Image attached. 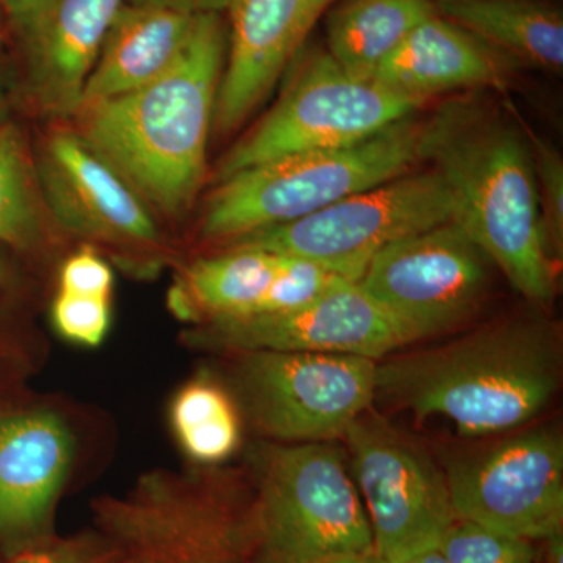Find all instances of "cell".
<instances>
[{
  "label": "cell",
  "mask_w": 563,
  "mask_h": 563,
  "mask_svg": "<svg viewBox=\"0 0 563 563\" xmlns=\"http://www.w3.org/2000/svg\"><path fill=\"white\" fill-rule=\"evenodd\" d=\"M424 103L351 76L328 51L310 52L279 102L222 158L217 179L288 155L352 146Z\"/></svg>",
  "instance_id": "cell-6"
},
{
  "label": "cell",
  "mask_w": 563,
  "mask_h": 563,
  "mask_svg": "<svg viewBox=\"0 0 563 563\" xmlns=\"http://www.w3.org/2000/svg\"><path fill=\"white\" fill-rule=\"evenodd\" d=\"M547 548H544V563H563V536L562 531L551 533L544 537Z\"/></svg>",
  "instance_id": "cell-34"
},
{
  "label": "cell",
  "mask_w": 563,
  "mask_h": 563,
  "mask_svg": "<svg viewBox=\"0 0 563 563\" xmlns=\"http://www.w3.org/2000/svg\"><path fill=\"white\" fill-rule=\"evenodd\" d=\"M347 280L307 258L279 254V268L261 313L285 312L307 306Z\"/></svg>",
  "instance_id": "cell-27"
},
{
  "label": "cell",
  "mask_w": 563,
  "mask_h": 563,
  "mask_svg": "<svg viewBox=\"0 0 563 563\" xmlns=\"http://www.w3.org/2000/svg\"><path fill=\"white\" fill-rule=\"evenodd\" d=\"M439 550L451 563H533L531 540L492 531L468 520H457L444 532Z\"/></svg>",
  "instance_id": "cell-25"
},
{
  "label": "cell",
  "mask_w": 563,
  "mask_h": 563,
  "mask_svg": "<svg viewBox=\"0 0 563 563\" xmlns=\"http://www.w3.org/2000/svg\"><path fill=\"white\" fill-rule=\"evenodd\" d=\"M490 263L450 221L385 247L358 285L415 343L454 331L477 312L490 282Z\"/></svg>",
  "instance_id": "cell-10"
},
{
  "label": "cell",
  "mask_w": 563,
  "mask_h": 563,
  "mask_svg": "<svg viewBox=\"0 0 563 563\" xmlns=\"http://www.w3.org/2000/svg\"><path fill=\"white\" fill-rule=\"evenodd\" d=\"M279 268V254L233 247L192 263L172 292L174 312L184 320L251 317L261 313Z\"/></svg>",
  "instance_id": "cell-21"
},
{
  "label": "cell",
  "mask_w": 563,
  "mask_h": 563,
  "mask_svg": "<svg viewBox=\"0 0 563 563\" xmlns=\"http://www.w3.org/2000/svg\"><path fill=\"white\" fill-rule=\"evenodd\" d=\"M111 288H113V273L95 251L77 252L63 265L60 291L110 298Z\"/></svg>",
  "instance_id": "cell-30"
},
{
  "label": "cell",
  "mask_w": 563,
  "mask_h": 563,
  "mask_svg": "<svg viewBox=\"0 0 563 563\" xmlns=\"http://www.w3.org/2000/svg\"><path fill=\"white\" fill-rule=\"evenodd\" d=\"M174 431L185 453L201 463H218L240 443V418L231 396L209 379L181 388L172 410Z\"/></svg>",
  "instance_id": "cell-23"
},
{
  "label": "cell",
  "mask_w": 563,
  "mask_h": 563,
  "mask_svg": "<svg viewBox=\"0 0 563 563\" xmlns=\"http://www.w3.org/2000/svg\"><path fill=\"white\" fill-rule=\"evenodd\" d=\"M3 277H5V266H3L2 257H0V284H2Z\"/></svg>",
  "instance_id": "cell-37"
},
{
  "label": "cell",
  "mask_w": 563,
  "mask_h": 563,
  "mask_svg": "<svg viewBox=\"0 0 563 563\" xmlns=\"http://www.w3.org/2000/svg\"><path fill=\"white\" fill-rule=\"evenodd\" d=\"M352 472L372 525L374 551L388 563L439 547L457 520L446 477L418 444L362 413L344 433Z\"/></svg>",
  "instance_id": "cell-11"
},
{
  "label": "cell",
  "mask_w": 563,
  "mask_h": 563,
  "mask_svg": "<svg viewBox=\"0 0 563 563\" xmlns=\"http://www.w3.org/2000/svg\"><path fill=\"white\" fill-rule=\"evenodd\" d=\"M128 0H38L13 22L33 102L74 118L118 11Z\"/></svg>",
  "instance_id": "cell-16"
},
{
  "label": "cell",
  "mask_w": 563,
  "mask_h": 563,
  "mask_svg": "<svg viewBox=\"0 0 563 563\" xmlns=\"http://www.w3.org/2000/svg\"><path fill=\"white\" fill-rule=\"evenodd\" d=\"M335 0H232L228 65L222 70L213 129L236 131L269 95L303 41Z\"/></svg>",
  "instance_id": "cell-15"
},
{
  "label": "cell",
  "mask_w": 563,
  "mask_h": 563,
  "mask_svg": "<svg viewBox=\"0 0 563 563\" xmlns=\"http://www.w3.org/2000/svg\"><path fill=\"white\" fill-rule=\"evenodd\" d=\"M232 0H128L133 5L162 7L179 13L201 16V14H221L231 5Z\"/></svg>",
  "instance_id": "cell-31"
},
{
  "label": "cell",
  "mask_w": 563,
  "mask_h": 563,
  "mask_svg": "<svg viewBox=\"0 0 563 563\" xmlns=\"http://www.w3.org/2000/svg\"><path fill=\"white\" fill-rule=\"evenodd\" d=\"M33 173L44 206L74 235L114 246L158 242L150 207L76 132L47 136Z\"/></svg>",
  "instance_id": "cell-14"
},
{
  "label": "cell",
  "mask_w": 563,
  "mask_h": 563,
  "mask_svg": "<svg viewBox=\"0 0 563 563\" xmlns=\"http://www.w3.org/2000/svg\"><path fill=\"white\" fill-rule=\"evenodd\" d=\"M455 202L439 173H406L354 192L309 217L229 243L307 258L344 279L358 282L385 247L454 221Z\"/></svg>",
  "instance_id": "cell-7"
},
{
  "label": "cell",
  "mask_w": 563,
  "mask_h": 563,
  "mask_svg": "<svg viewBox=\"0 0 563 563\" xmlns=\"http://www.w3.org/2000/svg\"><path fill=\"white\" fill-rule=\"evenodd\" d=\"M536 168L544 250L555 266L563 254V161L559 151L528 131Z\"/></svg>",
  "instance_id": "cell-26"
},
{
  "label": "cell",
  "mask_w": 563,
  "mask_h": 563,
  "mask_svg": "<svg viewBox=\"0 0 563 563\" xmlns=\"http://www.w3.org/2000/svg\"><path fill=\"white\" fill-rule=\"evenodd\" d=\"M420 135L421 122L410 117L352 146L288 155L233 174L211 192L201 236L236 242L410 173L421 162Z\"/></svg>",
  "instance_id": "cell-4"
},
{
  "label": "cell",
  "mask_w": 563,
  "mask_h": 563,
  "mask_svg": "<svg viewBox=\"0 0 563 563\" xmlns=\"http://www.w3.org/2000/svg\"><path fill=\"white\" fill-rule=\"evenodd\" d=\"M331 563H388L384 558H380L376 551L365 554L347 555V558L336 559Z\"/></svg>",
  "instance_id": "cell-36"
},
{
  "label": "cell",
  "mask_w": 563,
  "mask_h": 563,
  "mask_svg": "<svg viewBox=\"0 0 563 563\" xmlns=\"http://www.w3.org/2000/svg\"><path fill=\"white\" fill-rule=\"evenodd\" d=\"M510 65L472 33L433 13L380 63L369 80L426 102L463 88L503 90L509 84Z\"/></svg>",
  "instance_id": "cell-18"
},
{
  "label": "cell",
  "mask_w": 563,
  "mask_h": 563,
  "mask_svg": "<svg viewBox=\"0 0 563 563\" xmlns=\"http://www.w3.org/2000/svg\"><path fill=\"white\" fill-rule=\"evenodd\" d=\"M433 13V0H343L328 18L329 55L351 76L369 80L380 63Z\"/></svg>",
  "instance_id": "cell-22"
},
{
  "label": "cell",
  "mask_w": 563,
  "mask_h": 563,
  "mask_svg": "<svg viewBox=\"0 0 563 563\" xmlns=\"http://www.w3.org/2000/svg\"><path fill=\"white\" fill-rule=\"evenodd\" d=\"M561 377L558 328L544 318L512 317L377 362L376 395L418 417L446 418L462 435H496L542 415Z\"/></svg>",
  "instance_id": "cell-3"
},
{
  "label": "cell",
  "mask_w": 563,
  "mask_h": 563,
  "mask_svg": "<svg viewBox=\"0 0 563 563\" xmlns=\"http://www.w3.org/2000/svg\"><path fill=\"white\" fill-rule=\"evenodd\" d=\"M9 91H7L5 65H3L2 32H0V125L9 122Z\"/></svg>",
  "instance_id": "cell-33"
},
{
  "label": "cell",
  "mask_w": 563,
  "mask_h": 563,
  "mask_svg": "<svg viewBox=\"0 0 563 563\" xmlns=\"http://www.w3.org/2000/svg\"><path fill=\"white\" fill-rule=\"evenodd\" d=\"M2 20H3V13H2V9H0V32H2Z\"/></svg>",
  "instance_id": "cell-38"
},
{
  "label": "cell",
  "mask_w": 563,
  "mask_h": 563,
  "mask_svg": "<svg viewBox=\"0 0 563 563\" xmlns=\"http://www.w3.org/2000/svg\"><path fill=\"white\" fill-rule=\"evenodd\" d=\"M3 563H128V559L109 537L80 536L24 551Z\"/></svg>",
  "instance_id": "cell-29"
},
{
  "label": "cell",
  "mask_w": 563,
  "mask_h": 563,
  "mask_svg": "<svg viewBox=\"0 0 563 563\" xmlns=\"http://www.w3.org/2000/svg\"><path fill=\"white\" fill-rule=\"evenodd\" d=\"M221 14H201L179 60L117 98L81 103L77 136L150 209L179 220L201 190L224 58Z\"/></svg>",
  "instance_id": "cell-2"
},
{
  "label": "cell",
  "mask_w": 563,
  "mask_h": 563,
  "mask_svg": "<svg viewBox=\"0 0 563 563\" xmlns=\"http://www.w3.org/2000/svg\"><path fill=\"white\" fill-rule=\"evenodd\" d=\"M437 13L507 60L562 73L563 16L548 0H433Z\"/></svg>",
  "instance_id": "cell-20"
},
{
  "label": "cell",
  "mask_w": 563,
  "mask_h": 563,
  "mask_svg": "<svg viewBox=\"0 0 563 563\" xmlns=\"http://www.w3.org/2000/svg\"><path fill=\"white\" fill-rule=\"evenodd\" d=\"M70 459L57 415L0 412V542L18 547L44 531Z\"/></svg>",
  "instance_id": "cell-17"
},
{
  "label": "cell",
  "mask_w": 563,
  "mask_h": 563,
  "mask_svg": "<svg viewBox=\"0 0 563 563\" xmlns=\"http://www.w3.org/2000/svg\"><path fill=\"white\" fill-rule=\"evenodd\" d=\"M258 476L255 514L273 563H331L374 551L361 493L331 443L266 448Z\"/></svg>",
  "instance_id": "cell-5"
},
{
  "label": "cell",
  "mask_w": 563,
  "mask_h": 563,
  "mask_svg": "<svg viewBox=\"0 0 563 563\" xmlns=\"http://www.w3.org/2000/svg\"><path fill=\"white\" fill-rule=\"evenodd\" d=\"M399 563H451L448 561L446 555L439 550V547L428 548V550L420 551L409 555Z\"/></svg>",
  "instance_id": "cell-35"
},
{
  "label": "cell",
  "mask_w": 563,
  "mask_h": 563,
  "mask_svg": "<svg viewBox=\"0 0 563 563\" xmlns=\"http://www.w3.org/2000/svg\"><path fill=\"white\" fill-rule=\"evenodd\" d=\"M377 361L329 352H244L236 385L255 428L285 443L331 442L376 396Z\"/></svg>",
  "instance_id": "cell-8"
},
{
  "label": "cell",
  "mask_w": 563,
  "mask_h": 563,
  "mask_svg": "<svg viewBox=\"0 0 563 563\" xmlns=\"http://www.w3.org/2000/svg\"><path fill=\"white\" fill-rule=\"evenodd\" d=\"M128 563H246L262 544L257 514L242 515L224 493L181 477H146L103 514Z\"/></svg>",
  "instance_id": "cell-9"
},
{
  "label": "cell",
  "mask_w": 563,
  "mask_h": 563,
  "mask_svg": "<svg viewBox=\"0 0 563 563\" xmlns=\"http://www.w3.org/2000/svg\"><path fill=\"white\" fill-rule=\"evenodd\" d=\"M52 317L55 328L70 342L98 346L109 332L110 298L60 291Z\"/></svg>",
  "instance_id": "cell-28"
},
{
  "label": "cell",
  "mask_w": 563,
  "mask_h": 563,
  "mask_svg": "<svg viewBox=\"0 0 563 563\" xmlns=\"http://www.w3.org/2000/svg\"><path fill=\"white\" fill-rule=\"evenodd\" d=\"M421 162H431L455 202L454 221L521 296L544 309L558 266L544 250L528 132L481 99L442 103L421 122Z\"/></svg>",
  "instance_id": "cell-1"
},
{
  "label": "cell",
  "mask_w": 563,
  "mask_h": 563,
  "mask_svg": "<svg viewBox=\"0 0 563 563\" xmlns=\"http://www.w3.org/2000/svg\"><path fill=\"white\" fill-rule=\"evenodd\" d=\"M199 16L125 2L118 11L81 103L106 101L151 84L179 60Z\"/></svg>",
  "instance_id": "cell-19"
},
{
  "label": "cell",
  "mask_w": 563,
  "mask_h": 563,
  "mask_svg": "<svg viewBox=\"0 0 563 563\" xmlns=\"http://www.w3.org/2000/svg\"><path fill=\"white\" fill-rule=\"evenodd\" d=\"M36 180L24 139L11 122L0 125V243L29 251L43 239Z\"/></svg>",
  "instance_id": "cell-24"
},
{
  "label": "cell",
  "mask_w": 563,
  "mask_h": 563,
  "mask_svg": "<svg viewBox=\"0 0 563 563\" xmlns=\"http://www.w3.org/2000/svg\"><path fill=\"white\" fill-rule=\"evenodd\" d=\"M38 0H0L2 13L9 18L11 24L24 16Z\"/></svg>",
  "instance_id": "cell-32"
},
{
  "label": "cell",
  "mask_w": 563,
  "mask_h": 563,
  "mask_svg": "<svg viewBox=\"0 0 563 563\" xmlns=\"http://www.w3.org/2000/svg\"><path fill=\"white\" fill-rule=\"evenodd\" d=\"M457 518L526 540L562 531L563 442L554 429H533L448 465Z\"/></svg>",
  "instance_id": "cell-12"
},
{
  "label": "cell",
  "mask_w": 563,
  "mask_h": 563,
  "mask_svg": "<svg viewBox=\"0 0 563 563\" xmlns=\"http://www.w3.org/2000/svg\"><path fill=\"white\" fill-rule=\"evenodd\" d=\"M202 339L243 352H329L377 362L410 344L399 322L351 280L298 309L211 320Z\"/></svg>",
  "instance_id": "cell-13"
}]
</instances>
